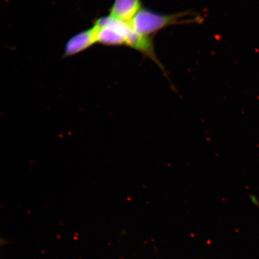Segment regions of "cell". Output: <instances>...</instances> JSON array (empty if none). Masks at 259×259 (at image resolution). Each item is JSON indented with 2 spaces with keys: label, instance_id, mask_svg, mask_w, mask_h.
Instances as JSON below:
<instances>
[{
  "label": "cell",
  "instance_id": "obj_1",
  "mask_svg": "<svg viewBox=\"0 0 259 259\" xmlns=\"http://www.w3.org/2000/svg\"><path fill=\"white\" fill-rule=\"evenodd\" d=\"M202 18L196 13L184 11L172 14H163L150 9L142 8L130 21L132 27L138 33L154 37L158 32L171 26L197 23Z\"/></svg>",
  "mask_w": 259,
  "mask_h": 259
},
{
  "label": "cell",
  "instance_id": "obj_2",
  "mask_svg": "<svg viewBox=\"0 0 259 259\" xmlns=\"http://www.w3.org/2000/svg\"><path fill=\"white\" fill-rule=\"evenodd\" d=\"M93 28L97 43L106 46H127L134 28L130 22L109 15L96 21Z\"/></svg>",
  "mask_w": 259,
  "mask_h": 259
},
{
  "label": "cell",
  "instance_id": "obj_3",
  "mask_svg": "<svg viewBox=\"0 0 259 259\" xmlns=\"http://www.w3.org/2000/svg\"><path fill=\"white\" fill-rule=\"evenodd\" d=\"M96 43L95 32L93 27L80 32L67 41L64 49V57L73 56Z\"/></svg>",
  "mask_w": 259,
  "mask_h": 259
},
{
  "label": "cell",
  "instance_id": "obj_4",
  "mask_svg": "<svg viewBox=\"0 0 259 259\" xmlns=\"http://www.w3.org/2000/svg\"><path fill=\"white\" fill-rule=\"evenodd\" d=\"M142 8L141 0H115L110 15L130 22Z\"/></svg>",
  "mask_w": 259,
  "mask_h": 259
},
{
  "label": "cell",
  "instance_id": "obj_5",
  "mask_svg": "<svg viewBox=\"0 0 259 259\" xmlns=\"http://www.w3.org/2000/svg\"><path fill=\"white\" fill-rule=\"evenodd\" d=\"M250 199L251 200V202L254 204L255 205L258 206L259 202L258 201V200L257 199L256 196H250Z\"/></svg>",
  "mask_w": 259,
  "mask_h": 259
}]
</instances>
